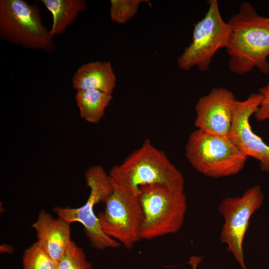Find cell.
I'll use <instances>...</instances> for the list:
<instances>
[{
    "mask_svg": "<svg viewBox=\"0 0 269 269\" xmlns=\"http://www.w3.org/2000/svg\"><path fill=\"white\" fill-rule=\"evenodd\" d=\"M0 36L32 50L50 52L57 47L43 24L38 6L24 0H0Z\"/></svg>",
    "mask_w": 269,
    "mask_h": 269,
    "instance_id": "5",
    "label": "cell"
},
{
    "mask_svg": "<svg viewBox=\"0 0 269 269\" xmlns=\"http://www.w3.org/2000/svg\"><path fill=\"white\" fill-rule=\"evenodd\" d=\"M57 269H93L83 250L72 242L58 262Z\"/></svg>",
    "mask_w": 269,
    "mask_h": 269,
    "instance_id": "18",
    "label": "cell"
},
{
    "mask_svg": "<svg viewBox=\"0 0 269 269\" xmlns=\"http://www.w3.org/2000/svg\"><path fill=\"white\" fill-rule=\"evenodd\" d=\"M112 183L113 190L104 202V211L97 217L107 236L131 249L141 240L143 213L139 191Z\"/></svg>",
    "mask_w": 269,
    "mask_h": 269,
    "instance_id": "6",
    "label": "cell"
},
{
    "mask_svg": "<svg viewBox=\"0 0 269 269\" xmlns=\"http://www.w3.org/2000/svg\"><path fill=\"white\" fill-rule=\"evenodd\" d=\"M263 95V100L256 112L254 114L259 122L268 121L269 122V81L264 86L259 89Z\"/></svg>",
    "mask_w": 269,
    "mask_h": 269,
    "instance_id": "19",
    "label": "cell"
},
{
    "mask_svg": "<svg viewBox=\"0 0 269 269\" xmlns=\"http://www.w3.org/2000/svg\"><path fill=\"white\" fill-rule=\"evenodd\" d=\"M260 93H254L243 101L237 100L233 124L228 137L248 157L260 162L263 172H269V145L253 132L249 123L263 100Z\"/></svg>",
    "mask_w": 269,
    "mask_h": 269,
    "instance_id": "10",
    "label": "cell"
},
{
    "mask_svg": "<svg viewBox=\"0 0 269 269\" xmlns=\"http://www.w3.org/2000/svg\"><path fill=\"white\" fill-rule=\"evenodd\" d=\"M185 155L196 171L214 178L238 174L248 158L228 136L198 129L189 134Z\"/></svg>",
    "mask_w": 269,
    "mask_h": 269,
    "instance_id": "4",
    "label": "cell"
},
{
    "mask_svg": "<svg viewBox=\"0 0 269 269\" xmlns=\"http://www.w3.org/2000/svg\"><path fill=\"white\" fill-rule=\"evenodd\" d=\"M116 76L109 61H95L81 65L72 78L75 90H98L112 94Z\"/></svg>",
    "mask_w": 269,
    "mask_h": 269,
    "instance_id": "13",
    "label": "cell"
},
{
    "mask_svg": "<svg viewBox=\"0 0 269 269\" xmlns=\"http://www.w3.org/2000/svg\"><path fill=\"white\" fill-rule=\"evenodd\" d=\"M264 200L260 186L255 185L241 197L224 198L218 208L225 221L220 235L221 242L228 245L227 251L233 254L242 269H247L244 264L243 243L249 220Z\"/></svg>",
    "mask_w": 269,
    "mask_h": 269,
    "instance_id": "9",
    "label": "cell"
},
{
    "mask_svg": "<svg viewBox=\"0 0 269 269\" xmlns=\"http://www.w3.org/2000/svg\"><path fill=\"white\" fill-rule=\"evenodd\" d=\"M230 33L227 52L229 70L244 74L258 68L269 74V17L260 15L249 2H243L239 11L227 21Z\"/></svg>",
    "mask_w": 269,
    "mask_h": 269,
    "instance_id": "1",
    "label": "cell"
},
{
    "mask_svg": "<svg viewBox=\"0 0 269 269\" xmlns=\"http://www.w3.org/2000/svg\"><path fill=\"white\" fill-rule=\"evenodd\" d=\"M85 179L90 188L88 199L84 205L78 208L69 207L54 208L58 216L67 223H81L93 247L99 250L117 248L121 245L107 236L102 230L95 213L96 204L104 202L111 194L113 186L109 174L100 165L90 166L86 171Z\"/></svg>",
    "mask_w": 269,
    "mask_h": 269,
    "instance_id": "7",
    "label": "cell"
},
{
    "mask_svg": "<svg viewBox=\"0 0 269 269\" xmlns=\"http://www.w3.org/2000/svg\"><path fill=\"white\" fill-rule=\"evenodd\" d=\"M52 16V24L49 30L53 37L64 33L77 19L78 14L87 9L84 0H41Z\"/></svg>",
    "mask_w": 269,
    "mask_h": 269,
    "instance_id": "14",
    "label": "cell"
},
{
    "mask_svg": "<svg viewBox=\"0 0 269 269\" xmlns=\"http://www.w3.org/2000/svg\"><path fill=\"white\" fill-rule=\"evenodd\" d=\"M139 198L143 213L140 238L152 240L178 232L187 209L183 190L155 184L140 186Z\"/></svg>",
    "mask_w": 269,
    "mask_h": 269,
    "instance_id": "3",
    "label": "cell"
},
{
    "mask_svg": "<svg viewBox=\"0 0 269 269\" xmlns=\"http://www.w3.org/2000/svg\"><path fill=\"white\" fill-rule=\"evenodd\" d=\"M75 99L81 118L88 123L97 124L105 115L113 96L98 90H79Z\"/></svg>",
    "mask_w": 269,
    "mask_h": 269,
    "instance_id": "15",
    "label": "cell"
},
{
    "mask_svg": "<svg viewBox=\"0 0 269 269\" xmlns=\"http://www.w3.org/2000/svg\"><path fill=\"white\" fill-rule=\"evenodd\" d=\"M237 100L223 88L213 89L201 97L195 106L194 125L198 130L228 136L231 132Z\"/></svg>",
    "mask_w": 269,
    "mask_h": 269,
    "instance_id": "11",
    "label": "cell"
},
{
    "mask_svg": "<svg viewBox=\"0 0 269 269\" xmlns=\"http://www.w3.org/2000/svg\"><path fill=\"white\" fill-rule=\"evenodd\" d=\"M32 227L36 231L37 242L58 263L72 242L70 224L42 210Z\"/></svg>",
    "mask_w": 269,
    "mask_h": 269,
    "instance_id": "12",
    "label": "cell"
},
{
    "mask_svg": "<svg viewBox=\"0 0 269 269\" xmlns=\"http://www.w3.org/2000/svg\"><path fill=\"white\" fill-rule=\"evenodd\" d=\"M57 265L37 242L26 249L22 256V269H57Z\"/></svg>",
    "mask_w": 269,
    "mask_h": 269,
    "instance_id": "16",
    "label": "cell"
},
{
    "mask_svg": "<svg viewBox=\"0 0 269 269\" xmlns=\"http://www.w3.org/2000/svg\"><path fill=\"white\" fill-rule=\"evenodd\" d=\"M208 4L204 17L194 25L192 42L177 59V66L182 70L195 67L201 71L208 70L217 51L227 46L229 24L221 15L217 0H210Z\"/></svg>",
    "mask_w": 269,
    "mask_h": 269,
    "instance_id": "8",
    "label": "cell"
},
{
    "mask_svg": "<svg viewBox=\"0 0 269 269\" xmlns=\"http://www.w3.org/2000/svg\"><path fill=\"white\" fill-rule=\"evenodd\" d=\"M146 1L145 0H111L110 18L114 22L125 24L136 15L140 5Z\"/></svg>",
    "mask_w": 269,
    "mask_h": 269,
    "instance_id": "17",
    "label": "cell"
},
{
    "mask_svg": "<svg viewBox=\"0 0 269 269\" xmlns=\"http://www.w3.org/2000/svg\"><path fill=\"white\" fill-rule=\"evenodd\" d=\"M108 174L113 183L136 191H139L140 186L155 184L184 190L181 172L149 139L121 164L113 166Z\"/></svg>",
    "mask_w": 269,
    "mask_h": 269,
    "instance_id": "2",
    "label": "cell"
},
{
    "mask_svg": "<svg viewBox=\"0 0 269 269\" xmlns=\"http://www.w3.org/2000/svg\"><path fill=\"white\" fill-rule=\"evenodd\" d=\"M202 259L201 257L192 256L190 258L188 263L192 266V269H196Z\"/></svg>",
    "mask_w": 269,
    "mask_h": 269,
    "instance_id": "20",
    "label": "cell"
}]
</instances>
